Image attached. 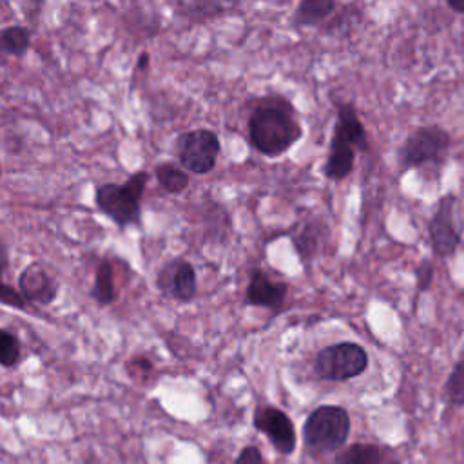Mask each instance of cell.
I'll return each instance as SVG.
<instances>
[{"label": "cell", "mask_w": 464, "mask_h": 464, "mask_svg": "<svg viewBox=\"0 0 464 464\" xmlns=\"http://www.w3.org/2000/svg\"><path fill=\"white\" fill-rule=\"evenodd\" d=\"M451 147V136L440 125H422L413 129L397 150L401 172L411 169H430L439 172Z\"/></svg>", "instance_id": "cell-2"}, {"label": "cell", "mask_w": 464, "mask_h": 464, "mask_svg": "<svg viewBox=\"0 0 464 464\" xmlns=\"http://www.w3.org/2000/svg\"><path fill=\"white\" fill-rule=\"evenodd\" d=\"M350 433V415L343 406L324 404L315 408L304 420V444L317 453L339 450Z\"/></svg>", "instance_id": "cell-4"}, {"label": "cell", "mask_w": 464, "mask_h": 464, "mask_svg": "<svg viewBox=\"0 0 464 464\" xmlns=\"http://www.w3.org/2000/svg\"><path fill=\"white\" fill-rule=\"evenodd\" d=\"M455 194L448 192L440 196L428 221V239L433 256L439 259L451 257L462 241L460 230L455 225Z\"/></svg>", "instance_id": "cell-6"}, {"label": "cell", "mask_w": 464, "mask_h": 464, "mask_svg": "<svg viewBox=\"0 0 464 464\" xmlns=\"http://www.w3.org/2000/svg\"><path fill=\"white\" fill-rule=\"evenodd\" d=\"M355 152L357 150L352 149L350 145L330 140L328 156H326V161L323 165L324 178L330 179V181L346 179L355 169Z\"/></svg>", "instance_id": "cell-14"}, {"label": "cell", "mask_w": 464, "mask_h": 464, "mask_svg": "<svg viewBox=\"0 0 464 464\" xmlns=\"http://www.w3.org/2000/svg\"><path fill=\"white\" fill-rule=\"evenodd\" d=\"M219 138L210 129H196L178 138V160L194 174H207L216 167Z\"/></svg>", "instance_id": "cell-7"}, {"label": "cell", "mask_w": 464, "mask_h": 464, "mask_svg": "<svg viewBox=\"0 0 464 464\" xmlns=\"http://www.w3.org/2000/svg\"><path fill=\"white\" fill-rule=\"evenodd\" d=\"M330 140L350 145L352 149L361 152H366L370 149L366 129L352 102H335V121Z\"/></svg>", "instance_id": "cell-9"}, {"label": "cell", "mask_w": 464, "mask_h": 464, "mask_svg": "<svg viewBox=\"0 0 464 464\" xmlns=\"http://www.w3.org/2000/svg\"><path fill=\"white\" fill-rule=\"evenodd\" d=\"M31 45V34L22 25L0 29V56H24Z\"/></svg>", "instance_id": "cell-16"}, {"label": "cell", "mask_w": 464, "mask_h": 464, "mask_svg": "<svg viewBox=\"0 0 464 464\" xmlns=\"http://www.w3.org/2000/svg\"><path fill=\"white\" fill-rule=\"evenodd\" d=\"M0 174H2V169H0Z\"/></svg>", "instance_id": "cell-28"}, {"label": "cell", "mask_w": 464, "mask_h": 464, "mask_svg": "<svg viewBox=\"0 0 464 464\" xmlns=\"http://www.w3.org/2000/svg\"><path fill=\"white\" fill-rule=\"evenodd\" d=\"M158 285L163 292H169L178 301H192L198 290L196 272L190 263L176 261L165 266L158 277Z\"/></svg>", "instance_id": "cell-11"}, {"label": "cell", "mask_w": 464, "mask_h": 464, "mask_svg": "<svg viewBox=\"0 0 464 464\" xmlns=\"http://www.w3.org/2000/svg\"><path fill=\"white\" fill-rule=\"evenodd\" d=\"M435 279V263L431 259H422L415 268V290L417 294H424L431 288Z\"/></svg>", "instance_id": "cell-22"}, {"label": "cell", "mask_w": 464, "mask_h": 464, "mask_svg": "<svg viewBox=\"0 0 464 464\" xmlns=\"http://www.w3.org/2000/svg\"><path fill=\"white\" fill-rule=\"evenodd\" d=\"M446 5H448V9H451L459 14H464V0H448Z\"/></svg>", "instance_id": "cell-26"}, {"label": "cell", "mask_w": 464, "mask_h": 464, "mask_svg": "<svg viewBox=\"0 0 464 464\" xmlns=\"http://www.w3.org/2000/svg\"><path fill=\"white\" fill-rule=\"evenodd\" d=\"M368 368V352L362 344L343 341L328 344L314 357V373L323 381L343 382L359 377Z\"/></svg>", "instance_id": "cell-5"}, {"label": "cell", "mask_w": 464, "mask_h": 464, "mask_svg": "<svg viewBox=\"0 0 464 464\" xmlns=\"http://www.w3.org/2000/svg\"><path fill=\"white\" fill-rule=\"evenodd\" d=\"M328 225L321 218L308 219L301 223L294 232H292V243L295 246V252L299 254L301 261L308 263L312 261L319 248L324 245L328 237Z\"/></svg>", "instance_id": "cell-13"}, {"label": "cell", "mask_w": 464, "mask_h": 464, "mask_svg": "<svg viewBox=\"0 0 464 464\" xmlns=\"http://www.w3.org/2000/svg\"><path fill=\"white\" fill-rule=\"evenodd\" d=\"M18 286L25 301L38 304H51L58 294L56 279L38 263H31L22 270Z\"/></svg>", "instance_id": "cell-10"}, {"label": "cell", "mask_w": 464, "mask_h": 464, "mask_svg": "<svg viewBox=\"0 0 464 464\" xmlns=\"http://www.w3.org/2000/svg\"><path fill=\"white\" fill-rule=\"evenodd\" d=\"M154 174H156V179L161 185V188H165L170 194H179L188 185V174H185L183 169H178L170 163L158 165Z\"/></svg>", "instance_id": "cell-19"}, {"label": "cell", "mask_w": 464, "mask_h": 464, "mask_svg": "<svg viewBox=\"0 0 464 464\" xmlns=\"http://www.w3.org/2000/svg\"><path fill=\"white\" fill-rule=\"evenodd\" d=\"M7 250H5V246L4 245H0V283H2V276H4V272H5V268H7Z\"/></svg>", "instance_id": "cell-25"}, {"label": "cell", "mask_w": 464, "mask_h": 464, "mask_svg": "<svg viewBox=\"0 0 464 464\" xmlns=\"http://www.w3.org/2000/svg\"><path fill=\"white\" fill-rule=\"evenodd\" d=\"M234 464H265L261 451L256 446H246L239 451Z\"/></svg>", "instance_id": "cell-24"}, {"label": "cell", "mask_w": 464, "mask_h": 464, "mask_svg": "<svg viewBox=\"0 0 464 464\" xmlns=\"http://www.w3.org/2000/svg\"><path fill=\"white\" fill-rule=\"evenodd\" d=\"M20 359V344L18 339L9 332L0 328V364L11 368Z\"/></svg>", "instance_id": "cell-21"}, {"label": "cell", "mask_w": 464, "mask_h": 464, "mask_svg": "<svg viewBox=\"0 0 464 464\" xmlns=\"http://www.w3.org/2000/svg\"><path fill=\"white\" fill-rule=\"evenodd\" d=\"M303 136L301 123L286 100L272 98L257 105L248 118V138L257 152L277 158L290 150Z\"/></svg>", "instance_id": "cell-1"}, {"label": "cell", "mask_w": 464, "mask_h": 464, "mask_svg": "<svg viewBox=\"0 0 464 464\" xmlns=\"http://www.w3.org/2000/svg\"><path fill=\"white\" fill-rule=\"evenodd\" d=\"M91 295L100 303V304H111L116 299V288H114V274H112V265L109 261L100 263L96 270V279Z\"/></svg>", "instance_id": "cell-18"}, {"label": "cell", "mask_w": 464, "mask_h": 464, "mask_svg": "<svg viewBox=\"0 0 464 464\" xmlns=\"http://www.w3.org/2000/svg\"><path fill=\"white\" fill-rule=\"evenodd\" d=\"M147 63H149V58H147V53H143V54H141V58H140V65H138V67H140V69H143Z\"/></svg>", "instance_id": "cell-27"}, {"label": "cell", "mask_w": 464, "mask_h": 464, "mask_svg": "<svg viewBox=\"0 0 464 464\" xmlns=\"http://www.w3.org/2000/svg\"><path fill=\"white\" fill-rule=\"evenodd\" d=\"M149 172H134L125 183H105L96 188V205L116 225L127 227L140 221L141 196L149 183Z\"/></svg>", "instance_id": "cell-3"}, {"label": "cell", "mask_w": 464, "mask_h": 464, "mask_svg": "<svg viewBox=\"0 0 464 464\" xmlns=\"http://www.w3.org/2000/svg\"><path fill=\"white\" fill-rule=\"evenodd\" d=\"M337 9L335 0H303L294 11L292 24L295 27H317L332 18Z\"/></svg>", "instance_id": "cell-15"}, {"label": "cell", "mask_w": 464, "mask_h": 464, "mask_svg": "<svg viewBox=\"0 0 464 464\" xmlns=\"http://www.w3.org/2000/svg\"><path fill=\"white\" fill-rule=\"evenodd\" d=\"M381 453L375 444L357 442L350 444L335 455V464H379Z\"/></svg>", "instance_id": "cell-17"}, {"label": "cell", "mask_w": 464, "mask_h": 464, "mask_svg": "<svg viewBox=\"0 0 464 464\" xmlns=\"http://www.w3.org/2000/svg\"><path fill=\"white\" fill-rule=\"evenodd\" d=\"M444 393L450 404L464 406V355L453 364L444 384Z\"/></svg>", "instance_id": "cell-20"}, {"label": "cell", "mask_w": 464, "mask_h": 464, "mask_svg": "<svg viewBox=\"0 0 464 464\" xmlns=\"http://www.w3.org/2000/svg\"><path fill=\"white\" fill-rule=\"evenodd\" d=\"M288 286L279 281H272L263 270H254L246 286V303L254 306L277 308L286 297Z\"/></svg>", "instance_id": "cell-12"}, {"label": "cell", "mask_w": 464, "mask_h": 464, "mask_svg": "<svg viewBox=\"0 0 464 464\" xmlns=\"http://www.w3.org/2000/svg\"><path fill=\"white\" fill-rule=\"evenodd\" d=\"M254 428L261 433H265L272 446L283 453V455H290L295 450L297 444V437H295V428L294 422L290 420V417L276 408V406H259L254 413Z\"/></svg>", "instance_id": "cell-8"}, {"label": "cell", "mask_w": 464, "mask_h": 464, "mask_svg": "<svg viewBox=\"0 0 464 464\" xmlns=\"http://www.w3.org/2000/svg\"><path fill=\"white\" fill-rule=\"evenodd\" d=\"M0 303L7 304V306H13V308H18V310H25L27 301L13 286H9L5 283H0Z\"/></svg>", "instance_id": "cell-23"}]
</instances>
